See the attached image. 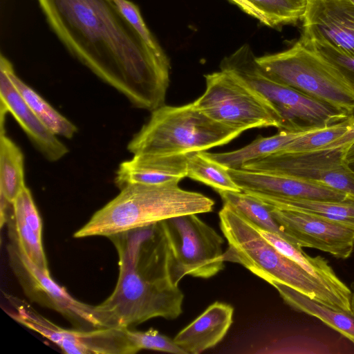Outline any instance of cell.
<instances>
[{
	"label": "cell",
	"mask_w": 354,
	"mask_h": 354,
	"mask_svg": "<svg viewBox=\"0 0 354 354\" xmlns=\"http://www.w3.org/2000/svg\"><path fill=\"white\" fill-rule=\"evenodd\" d=\"M68 51L138 109L165 104L167 56L153 51L113 0H37Z\"/></svg>",
	"instance_id": "1"
},
{
	"label": "cell",
	"mask_w": 354,
	"mask_h": 354,
	"mask_svg": "<svg viewBox=\"0 0 354 354\" xmlns=\"http://www.w3.org/2000/svg\"><path fill=\"white\" fill-rule=\"evenodd\" d=\"M109 239L118 252L119 274L110 296L93 306L98 328H130L155 317H178L184 294L171 279L160 222Z\"/></svg>",
	"instance_id": "2"
},
{
	"label": "cell",
	"mask_w": 354,
	"mask_h": 354,
	"mask_svg": "<svg viewBox=\"0 0 354 354\" xmlns=\"http://www.w3.org/2000/svg\"><path fill=\"white\" fill-rule=\"evenodd\" d=\"M120 189L115 198L75 232V238H109L174 216L211 212L214 207L210 198L185 190L177 183L131 184Z\"/></svg>",
	"instance_id": "3"
},
{
	"label": "cell",
	"mask_w": 354,
	"mask_h": 354,
	"mask_svg": "<svg viewBox=\"0 0 354 354\" xmlns=\"http://www.w3.org/2000/svg\"><path fill=\"white\" fill-rule=\"evenodd\" d=\"M218 216L221 232L227 242L223 253L225 261L241 264L271 285L281 283L319 303L351 311L350 305L280 252L254 225L233 208L223 205Z\"/></svg>",
	"instance_id": "4"
},
{
	"label": "cell",
	"mask_w": 354,
	"mask_h": 354,
	"mask_svg": "<svg viewBox=\"0 0 354 354\" xmlns=\"http://www.w3.org/2000/svg\"><path fill=\"white\" fill-rule=\"evenodd\" d=\"M242 131L229 127L200 111L194 102L162 105L151 111L149 120L127 145L137 154H189L225 145Z\"/></svg>",
	"instance_id": "5"
},
{
	"label": "cell",
	"mask_w": 354,
	"mask_h": 354,
	"mask_svg": "<svg viewBox=\"0 0 354 354\" xmlns=\"http://www.w3.org/2000/svg\"><path fill=\"white\" fill-rule=\"evenodd\" d=\"M220 67L235 75L269 103L281 119L280 131H310L349 116L273 77L257 62L248 44L225 57Z\"/></svg>",
	"instance_id": "6"
},
{
	"label": "cell",
	"mask_w": 354,
	"mask_h": 354,
	"mask_svg": "<svg viewBox=\"0 0 354 354\" xmlns=\"http://www.w3.org/2000/svg\"><path fill=\"white\" fill-rule=\"evenodd\" d=\"M257 61L279 82L354 114V86L334 64L299 41L285 50L257 57Z\"/></svg>",
	"instance_id": "7"
},
{
	"label": "cell",
	"mask_w": 354,
	"mask_h": 354,
	"mask_svg": "<svg viewBox=\"0 0 354 354\" xmlns=\"http://www.w3.org/2000/svg\"><path fill=\"white\" fill-rule=\"evenodd\" d=\"M169 250L172 281L178 285L185 276L209 279L225 268L223 237L197 214L160 221Z\"/></svg>",
	"instance_id": "8"
},
{
	"label": "cell",
	"mask_w": 354,
	"mask_h": 354,
	"mask_svg": "<svg viewBox=\"0 0 354 354\" xmlns=\"http://www.w3.org/2000/svg\"><path fill=\"white\" fill-rule=\"evenodd\" d=\"M205 79V90L193 102L211 119L242 132L268 127L281 129V119L269 103L231 73L221 70Z\"/></svg>",
	"instance_id": "9"
},
{
	"label": "cell",
	"mask_w": 354,
	"mask_h": 354,
	"mask_svg": "<svg viewBox=\"0 0 354 354\" xmlns=\"http://www.w3.org/2000/svg\"><path fill=\"white\" fill-rule=\"evenodd\" d=\"M353 144L311 151L277 153L249 161L241 169L292 176L354 196V171L346 159Z\"/></svg>",
	"instance_id": "10"
},
{
	"label": "cell",
	"mask_w": 354,
	"mask_h": 354,
	"mask_svg": "<svg viewBox=\"0 0 354 354\" xmlns=\"http://www.w3.org/2000/svg\"><path fill=\"white\" fill-rule=\"evenodd\" d=\"M7 296L15 310L6 312L13 319L47 338L65 353L133 354L139 351L129 337L127 328H64L39 314L26 301Z\"/></svg>",
	"instance_id": "11"
},
{
	"label": "cell",
	"mask_w": 354,
	"mask_h": 354,
	"mask_svg": "<svg viewBox=\"0 0 354 354\" xmlns=\"http://www.w3.org/2000/svg\"><path fill=\"white\" fill-rule=\"evenodd\" d=\"M10 266L25 295L34 303L56 311L75 328H98L93 305L73 297L66 290L33 263L12 242L7 245Z\"/></svg>",
	"instance_id": "12"
},
{
	"label": "cell",
	"mask_w": 354,
	"mask_h": 354,
	"mask_svg": "<svg viewBox=\"0 0 354 354\" xmlns=\"http://www.w3.org/2000/svg\"><path fill=\"white\" fill-rule=\"evenodd\" d=\"M299 41L345 57H354L353 0H306Z\"/></svg>",
	"instance_id": "13"
},
{
	"label": "cell",
	"mask_w": 354,
	"mask_h": 354,
	"mask_svg": "<svg viewBox=\"0 0 354 354\" xmlns=\"http://www.w3.org/2000/svg\"><path fill=\"white\" fill-rule=\"evenodd\" d=\"M267 207L295 247L315 248L342 259L351 255L353 230L313 214Z\"/></svg>",
	"instance_id": "14"
},
{
	"label": "cell",
	"mask_w": 354,
	"mask_h": 354,
	"mask_svg": "<svg viewBox=\"0 0 354 354\" xmlns=\"http://www.w3.org/2000/svg\"><path fill=\"white\" fill-rule=\"evenodd\" d=\"M242 192L272 197L339 201L348 195L324 185L280 174L229 169Z\"/></svg>",
	"instance_id": "15"
},
{
	"label": "cell",
	"mask_w": 354,
	"mask_h": 354,
	"mask_svg": "<svg viewBox=\"0 0 354 354\" xmlns=\"http://www.w3.org/2000/svg\"><path fill=\"white\" fill-rule=\"evenodd\" d=\"M1 106L10 113L35 149L49 162H56L68 153L66 145L51 131L26 104L0 66Z\"/></svg>",
	"instance_id": "16"
},
{
	"label": "cell",
	"mask_w": 354,
	"mask_h": 354,
	"mask_svg": "<svg viewBox=\"0 0 354 354\" xmlns=\"http://www.w3.org/2000/svg\"><path fill=\"white\" fill-rule=\"evenodd\" d=\"M188 154H137L122 162L114 182L121 189L131 184L177 183L187 177Z\"/></svg>",
	"instance_id": "17"
},
{
	"label": "cell",
	"mask_w": 354,
	"mask_h": 354,
	"mask_svg": "<svg viewBox=\"0 0 354 354\" xmlns=\"http://www.w3.org/2000/svg\"><path fill=\"white\" fill-rule=\"evenodd\" d=\"M233 314L230 304L215 301L173 339L186 354H199L223 339L233 322Z\"/></svg>",
	"instance_id": "18"
},
{
	"label": "cell",
	"mask_w": 354,
	"mask_h": 354,
	"mask_svg": "<svg viewBox=\"0 0 354 354\" xmlns=\"http://www.w3.org/2000/svg\"><path fill=\"white\" fill-rule=\"evenodd\" d=\"M261 234L280 252L290 259L309 274L351 306V290L336 275L328 261L320 256L311 257L279 235L258 228Z\"/></svg>",
	"instance_id": "19"
},
{
	"label": "cell",
	"mask_w": 354,
	"mask_h": 354,
	"mask_svg": "<svg viewBox=\"0 0 354 354\" xmlns=\"http://www.w3.org/2000/svg\"><path fill=\"white\" fill-rule=\"evenodd\" d=\"M272 286L288 306L319 319L354 344V313L352 311L335 309L319 303L281 283L274 282Z\"/></svg>",
	"instance_id": "20"
},
{
	"label": "cell",
	"mask_w": 354,
	"mask_h": 354,
	"mask_svg": "<svg viewBox=\"0 0 354 354\" xmlns=\"http://www.w3.org/2000/svg\"><path fill=\"white\" fill-rule=\"evenodd\" d=\"M266 205L299 211L342 224L354 230V196L339 201L272 197L251 194Z\"/></svg>",
	"instance_id": "21"
},
{
	"label": "cell",
	"mask_w": 354,
	"mask_h": 354,
	"mask_svg": "<svg viewBox=\"0 0 354 354\" xmlns=\"http://www.w3.org/2000/svg\"><path fill=\"white\" fill-rule=\"evenodd\" d=\"M0 66L7 72L11 82L26 104L55 135L72 139L77 133V127L50 105L44 98L26 84L15 73L12 64L1 55Z\"/></svg>",
	"instance_id": "22"
},
{
	"label": "cell",
	"mask_w": 354,
	"mask_h": 354,
	"mask_svg": "<svg viewBox=\"0 0 354 354\" xmlns=\"http://www.w3.org/2000/svg\"><path fill=\"white\" fill-rule=\"evenodd\" d=\"M1 226L6 223L9 238L24 254L46 274H50L47 259L39 237L13 209L12 203L0 196Z\"/></svg>",
	"instance_id": "23"
},
{
	"label": "cell",
	"mask_w": 354,
	"mask_h": 354,
	"mask_svg": "<svg viewBox=\"0 0 354 354\" xmlns=\"http://www.w3.org/2000/svg\"><path fill=\"white\" fill-rule=\"evenodd\" d=\"M308 131H279L271 136H259L248 145L234 151L205 153L209 158L229 169H241L249 161L283 151L289 144Z\"/></svg>",
	"instance_id": "24"
},
{
	"label": "cell",
	"mask_w": 354,
	"mask_h": 354,
	"mask_svg": "<svg viewBox=\"0 0 354 354\" xmlns=\"http://www.w3.org/2000/svg\"><path fill=\"white\" fill-rule=\"evenodd\" d=\"M25 187L24 153L6 131H1L0 196L13 203Z\"/></svg>",
	"instance_id": "25"
},
{
	"label": "cell",
	"mask_w": 354,
	"mask_h": 354,
	"mask_svg": "<svg viewBox=\"0 0 354 354\" xmlns=\"http://www.w3.org/2000/svg\"><path fill=\"white\" fill-rule=\"evenodd\" d=\"M227 205L241 214L257 227L276 234L290 243L270 209L255 196L244 192H217Z\"/></svg>",
	"instance_id": "26"
},
{
	"label": "cell",
	"mask_w": 354,
	"mask_h": 354,
	"mask_svg": "<svg viewBox=\"0 0 354 354\" xmlns=\"http://www.w3.org/2000/svg\"><path fill=\"white\" fill-rule=\"evenodd\" d=\"M187 177L203 183L216 192H241L228 168L209 158L205 151L188 154Z\"/></svg>",
	"instance_id": "27"
},
{
	"label": "cell",
	"mask_w": 354,
	"mask_h": 354,
	"mask_svg": "<svg viewBox=\"0 0 354 354\" xmlns=\"http://www.w3.org/2000/svg\"><path fill=\"white\" fill-rule=\"evenodd\" d=\"M266 18L268 26L282 27L301 21L306 0H248Z\"/></svg>",
	"instance_id": "28"
},
{
	"label": "cell",
	"mask_w": 354,
	"mask_h": 354,
	"mask_svg": "<svg viewBox=\"0 0 354 354\" xmlns=\"http://www.w3.org/2000/svg\"><path fill=\"white\" fill-rule=\"evenodd\" d=\"M127 332L131 341L139 351L147 349L174 354H186L174 339L153 328L145 331L127 328Z\"/></svg>",
	"instance_id": "29"
},
{
	"label": "cell",
	"mask_w": 354,
	"mask_h": 354,
	"mask_svg": "<svg viewBox=\"0 0 354 354\" xmlns=\"http://www.w3.org/2000/svg\"><path fill=\"white\" fill-rule=\"evenodd\" d=\"M127 20L138 32L146 44L158 55L166 56L164 51L145 24L136 5L128 0H113Z\"/></svg>",
	"instance_id": "30"
},
{
	"label": "cell",
	"mask_w": 354,
	"mask_h": 354,
	"mask_svg": "<svg viewBox=\"0 0 354 354\" xmlns=\"http://www.w3.org/2000/svg\"><path fill=\"white\" fill-rule=\"evenodd\" d=\"M13 209L18 212L34 232L41 237L42 223L32 193L25 187L12 203Z\"/></svg>",
	"instance_id": "31"
},
{
	"label": "cell",
	"mask_w": 354,
	"mask_h": 354,
	"mask_svg": "<svg viewBox=\"0 0 354 354\" xmlns=\"http://www.w3.org/2000/svg\"><path fill=\"white\" fill-rule=\"evenodd\" d=\"M354 2V0H353ZM319 53L334 64L354 86V57H345L322 48H308Z\"/></svg>",
	"instance_id": "32"
},
{
	"label": "cell",
	"mask_w": 354,
	"mask_h": 354,
	"mask_svg": "<svg viewBox=\"0 0 354 354\" xmlns=\"http://www.w3.org/2000/svg\"><path fill=\"white\" fill-rule=\"evenodd\" d=\"M230 1L236 3L243 11L268 26V22L266 17L248 0Z\"/></svg>",
	"instance_id": "33"
},
{
	"label": "cell",
	"mask_w": 354,
	"mask_h": 354,
	"mask_svg": "<svg viewBox=\"0 0 354 354\" xmlns=\"http://www.w3.org/2000/svg\"><path fill=\"white\" fill-rule=\"evenodd\" d=\"M346 159L348 162L354 161V144H353L347 153Z\"/></svg>",
	"instance_id": "34"
},
{
	"label": "cell",
	"mask_w": 354,
	"mask_h": 354,
	"mask_svg": "<svg viewBox=\"0 0 354 354\" xmlns=\"http://www.w3.org/2000/svg\"><path fill=\"white\" fill-rule=\"evenodd\" d=\"M351 309L354 313V282L351 284Z\"/></svg>",
	"instance_id": "35"
},
{
	"label": "cell",
	"mask_w": 354,
	"mask_h": 354,
	"mask_svg": "<svg viewBox=\"0 0 354 354\" xmlns=\"http://www.w3.org/2000/svg\"><path fill=\"white\" fill-rule=\"evenodd\" d=\"M348 164H349V166L351 167V168L352 169V170L354 171V161L348 162Z\"/></svg>",
	"instance_id": "36"
}]
</instances>
